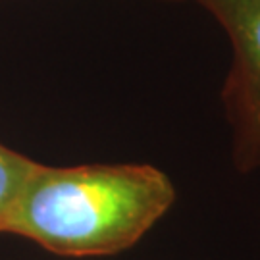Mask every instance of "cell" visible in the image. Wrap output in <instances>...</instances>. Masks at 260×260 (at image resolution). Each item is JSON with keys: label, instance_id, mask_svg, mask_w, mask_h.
Returning <instances> with one entry per match:
<instances>
[{"label": "cell", "instance_id": "1", "mask_svg": "<svg viewBox=\"0 0 260 260\" xmlns=\"http://www.w3.org/2000/svg\"><path fill=\"white\" fill-rule=\"evenodd\" d=\"M176 189L149 164H37L6 233L68 256L129 249L170 210Z\"/></svg>", "mask_w": 260, "mask_h": 260}, {"label": "cell", "instance_id": "3", "mask_svg": "<svg viewBox=\"0 0 260 260\" xmlns=\"http://www.w3.org/2000/svg\"><path fill=\"white\" fill-rule=\"evenodd\" d=\"M37 162L0 145V233H6L8 222Z\"/></svg>", "mask_w": 260, "mask_h": 260}, {"label": "cell", "instance_id": "2", "mask_svg": "<svg viewBox=\"0 0 260 260\" xmlns=\"http://www.w3.org/2000/svg\"><path fill=\"white\" fill-rule=\"evenodd\" d=\"M228 31L235 62L225 104L235 131V156L243 170L260 164V0H199Z\"/></svg>", "mask_w": 260, "mask_h": 260}]
</instances>
